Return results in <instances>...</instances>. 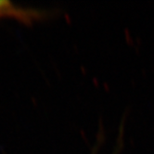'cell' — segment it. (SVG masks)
Listing matches in <instances>:
<instances>
[{
  "instance_id": "1",
  "label": "cell",
  "mask_w": 154,
  "mask_h": 154,
  "mask_svg": "<svg viewBox=\"0 0 154 154\" xmlns=\"http://www.w3.org/2000/svg\"><path fill=\"white\" fill-rule=\"evenodd\" d=\"M36 13H32L31 10L23 9L21 8H18L14 6L9 1H4L0 0V17L8 16L14 17L19 20H23L25 21H30L36 17Z\"/></svg>"
}]
</instances>
